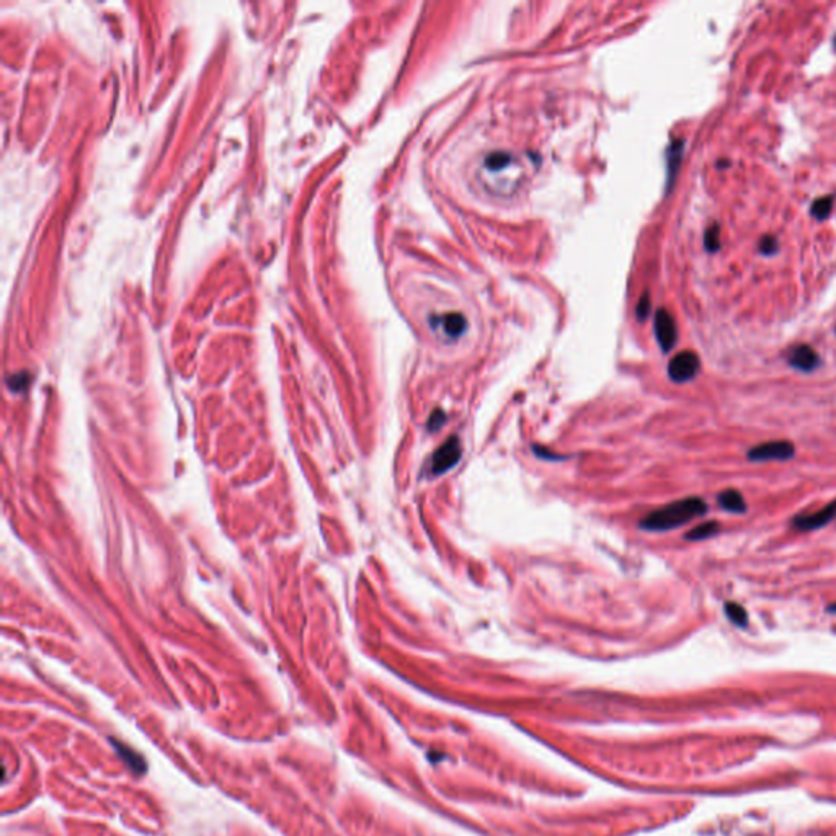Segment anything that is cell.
Masks as SVG:
<instances>
[{
  "mask_svg": "<svg viewBox=\"0 0 836 836\" xmlns=\"http://www.w3.org/2000/svg\"><path fill=\"white\" fill-rule=\"evenodd\" d=\"M530 167L515 152L495 151L487 154L474 168V181L478 190L492 198H511L525 183Z\"/></svg>",
  "mask_w": 836,
  "mask_h": 836,
  "instance_id": "6da1fadb",
  "label": "cell"
},
{
  "mask_svg": "<svg viewBox=\"0 0 836 836\" xmlns=\"http://www.w3.org/2000/svg\"><path fill=\"white\" fill-rule=\"evenodd\" d=\"M707 503L701 497H687L676 500L665 507L652 511L641 521V527L645 531L660 532L670 531L685 526L686 522L700 518L707 513Z\"/></svg>",
  "mask_w": 836,
  "mask_h": 836,
  "instance_id": "7a4b0ae2",
  "label": "cell"
},
{
  "mask_svg": "<svg viewBox=\"0 0 836 836\" xmlns=\"http://www.w3.org/2000/svg\"><path fill=\"white\" fill-rule=\"evenodd\" d=\"M797 454L795 446L788 439H773V441H764L761 444H756L748 449L746 458L753 463H768V461H791Z\"/></svg>",
  "mask_w": 836,
  "mask_h": 836,
  "instance_id": "3957f363",
  "label": "cell"
},
{
  "mask_svg": "<svg viewBox=\"0 0 836 836\" xmlns=\"http://www.w3.org/2000/svg\"><path fill=\"white\" fill-rule=\"evenodd\" d=\"M701 370V360L695 351L685 350L673 356V360L668 365V376L673 382L683 384L690 382L697 376Z\"/></svg>",
  "mask_w": 836,
  "mask_h": 836,
  "instance_id": "277c9868",
  "label": "cell"
},
{
  "mask_svg": "<svg viewBox=\"0 0 836 836\" xmlns=\"http://www.w3.org/2000/svg\"><path fill=\"white\" fill-rule=\"evenodd\" d=\"M461 456H463V448H461V441L458 436L448 438L441 446L434 451L432 458V472L434 476L444 474L451 467H454L459 463Z\"/></svg>",
  "mask_w": 836,
  "mask_h": 836,
  "instance_id": "5b68a950",
  "label": "cell"
},
{
  "mask_svg": "<svg viewBox=\"0 0 836 836\" xmlns=\"http://www.w3.org/2000/svg\"><path fill=\"white\" fill-rule=\"evenodd\" d=\"M835 518H836V500H833V502L827 505V507H823L818 511H813V513L794 516V518H792V521H791V525L797 531H817V530H820V527L830 525V522H832Z\"/></svg>",
  "mask_w": 836,
  "mask_h": 836,
  "instance_id": "8992f818",
  "label": "cell"
},
{
  "mask_svg": "<svg viewBox=\"0 0 836 836\" xmlns=\"http://www.w3.org/2000/svg\"><path fill=\"white\" fill-rule=\"evenodd\" d=\"M430 327L446 338H459L466 332L467 321L461 312H444L430 317Z\"/></svg>",
  "mask_w": 836,
  "mask_h": 836,
  "instance_id": "52a82bcc",
  "label": "cell"
},
{
  "mask_svg": "<svg viewBox=\"0 0 836 836\" xmlns=\"http://www.w3.org/2000/svg\"><path fill=\"white\" fill-rule=\"evenodd\" d=\"M655 337L658 340V345L667 353L676 345L678 340V330H676L675 318L672 314L665 309H660L655 314Z\"/></svg>",
  "mask_w": 836,
  "mask_h": 836,
  "instance_id": "ba28073f",
  "label": "cell"
},
{
  "mask_svg": "<svg viewBox=\"0 0 836 836\" xmlns=\"http://www.w3.org/2000/svg\"><path fill=\"white\" fill-rule=\"evenodd\" d=\"M788 363L797 371L802 373H812L820 366V356L812 346L808 345H797L789 351Z\"/></svg>",
  "mask_w": 836,
  "mask_h": 836,
  "instance_id": "9c48e42d",
  "label": "cell"
},
{
  "mask_svg": "<svg viewBox=\"0 0 836 836\" xmlns=\"http://www.w3.org/2000/svg\"><path fill=\"white\" fill-rule=\"evenodd\" d=\"M717 505L732 515H744L748 510L745 497L735 488H725L720 492L717 495Z\"/></svg>",
  "mask_w": 836,
  "mask_h": 836,
  "instance_id": "30bf717a",
  "label": "cell"
},
{
  "mask_svg": "<svg viewBox=\"0 0 836 836\" xmlns=\"http://www.w3.org/2000/svg\"><path fill=\"white\" fill-rule=\"evenodd\" d=\"M720 522L719 521H704L701 525H697L690 530L685 535L686 541H691V542H697V541H704V539H709V537H714L716 535L720 532Z\"/></svg>",
  "mask_w": 836,
  "mask_h": 836,
  "instance_id": "8fae6325",
  "label": "cell"
},
{
  "mask_svg": "<svg viewBox=\"0 0 836 836\" xmlns=\"http://www.w3.org/2000/svg\"><path fill=\"white\" fill-rule=\"evenodd\" d=\"M724 613H725V616H727V619L730 621V623L736 627H740V629H745V627H748V623H750V616H748V611L744 606H741L740 603H736V601L725 603Z\"/></svg>",
  "mask_w": 836,
  "mask_h": 836,
  "instance_id": "7c38bea8",
  "label": "cell"
},
{
  "mask_svg": "<svg viewBox=\"0 0 836 836\" xmlns=\"http://www.w3.org/2000/svg\"><path fill=\"white\" fill-rule=\"evenodd\" d=\"M114 750H117L121 758H123L124 763L128 764V766L133 769L134 773H146V763H144V758L141 755H137L134 750H131L129 746H124V744H121V741H114Z\"/></svg>",
  "mask_w": 836,
  "mask_h": 836,
  "instance_id": "4fadbf2b",
  "label": "cell"
},
{
  "mask_svg": "<svg viewBox=\"0 0 836 836\" xmlns=\"http://www.w3.org/2000/svg\"><path fill=\"white\" fill-rule=\"evenodd\" d=\"M833 203H835V198L833 196H822L818 198V200L813 201V205L810 208V213L812 216L818 219V221H825L830 214H832V209H833Z\"/></svg>",
  "mask_w": 836,
  "mask_h": 836,
  "instance_id": "5bb4252c",
  "label": "cell"
},
{
  "mask_svg": "<svg viewBox=\"0 0 836 836\" xmlns=\"http://www.w3.org/2000/svg\"><path fill=\"white\" fill-rule=\"evenodd\" d=\"M704 245H706V250L711 252V254L720 250V227L717 224L711 225V227L706 230V234H704Z\"/></svg>",
  "mask_w": 836,
  "mask_h": 836,
  "instance_id": "9a60e30c",
  "label": "cell"
},
{
  "mask_svg": "<svg viewBox=\"0 0 836 836\" xmlns=\"http://www.w3.org/2000/svg\"><path fill=\"white\" fill-rule=\"evenodd\" d=\"M758 250H760V254L764 257L776 255L779 252V240L774 237V235H764V237H761L760 244H758Z\"/></svg>",
  "mask_w": 836,
  "mask_h": 836,
  "instance_id": "2e32d148",
  "label": "cell"
},
{
  "mask_svg": "<svg viewBox=\"0 0 836 836\" xmlns=\"http://www.w3.org/2000/svg\"><path fill=\"white\" fill-rule=\"evenodd\" d=\"M444 422H446V414H444L443 410H433V414L428 418V423H427V428L428 432H438L439 428L444 425Z\"/></svg>",
  "mask_w": 836,
  "mask_h": 836,
  "instance_id": "e0dca14e",
  "label": "cell"
},
{
  "mask_svg": "<svg viewBox=\"0 0 836 836\" xmlns=\"http://www.w3.org/2000/svg\"><path fill=\"white\" fill-rule=\"evenodd\" d=\"M648 307H650V304H648V301L647 299H642L641 304H639V309H637V314H639L641 318H643V317L647 316V314H648Z\"/></svg>",
  "mask_w": 836,
  "mask_h": 836,
  "instance_id": "ac0fdd59",
  "label": "cell"
},
{
  "mask_svg": "<svg viewBox=\"0 0 836 836\" xmlns=\"http://www.w3.org/2000/svg\"><path fill=\"white\" fill-rule=\"evenodd\" d=\"M827 611H828V613H832V614H836V603L828 604V606H827Z\"/></svg>",
  "mask_w": 836,
  "mask_h": 836,
  "instance_id": "d6986e66",
  "label": "cell"
},
{
  "mask_svg": "<svg viewBox=\"0 0 836 836\" xmlns=\"http://www.w3.org/2000/svg\"><path fill=\"white\" fill-rule=\"evenodd\" d=\"M729 165H730V162H729V161H724V162H719V164H717V167H719V168H727Z\"/></svg>",
  "mask_w": 836,
  "mask_h": 836,
  "instance_id": "ffe728a7",
  "label": "cell"
},
{
  "mask_svg": "<svg viewBox=\"0 0 836 836\" xmlns=\"http://www.w3.org/2000/svg\"><path fill=\"white\" fill-rule=\"evenodd\" d=\"M835 48H836V36H835Z\"/></svg>",
  "mask_w": 836,
  "mask_h": 836,
  "instance_id": "44dd1931",
  "label": "cell"
}]
</instances>
